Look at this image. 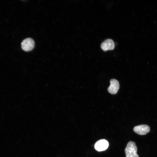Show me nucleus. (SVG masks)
I'll return each mask as SVG.
<instances>
[{
	"instance_id": "5",
	"label": "nucleus",
	"mask_w": 157,
	"mask_h": 157,
	"mask_svg": "<svg viewBox=\"0 0 157 157\" xmlns=\"http://www.w3.org/2000/svg\"><path fill=\"white\" fill-rule=\"evenodd\" d=\"M110 85L108 88V92L111 94H115L117 92L119 87L118 81L114 79L110 81Z\"/></svg>"
},
{
	"instance_id": "1",
	"label": "nucleus",
	"mask_w": 157,
	"mask_h": 157,
	"mask_svg": "<svg viewBox=\"0 0 157 157\" xmlns=\"http://www.w3.org/2000/svg\"><path fill=\"white\" fill-rule=\"evenodd\" d=\"M137 150L135 143L132 141L129 142L125 149L126 157H139L137 154Z\"/></svg>"
},
{
	"instance_id": "3",
	"label": "nucleus",
	"mask_w": 157,
	"mask_h": 157,
	"mask_svg": "<svg viewBox=\"0 0 157 157\" xmlns=\"http://www.w3.org/2000/svg\"><path fill=\"white\" fill-rule=\"evenodd\" d=\"M108 146V142L105 139H102L98 140L95 142L94 148L97 151H101L106 149Z\"/></svg>"
},
{
	"instance_id": "6",
	"label": "nucleus",
	"mask_w": 157,
	"mask_h": 157,
	"mask_svg": "<svg viewBox=\"0 0 157 157\" xmlns=\"http://www.w3.org/2000/svg\"><path fill=\"white\" fill-rule=\"evenodd\" d=\"M115 46L113 41L111 39H107L101 43V47L103 51H106L113 49Z\"/></svg>"
},
{
	"instance_id": "4",
	"label": "nucleus",
	"mask_w": 157,
	"mask_h": 157,
	"mask_svg": "<svg viewBox=\"0 0 157 157\" xmlns=\"http://www.w3.org/2000/svg\"><path fill=\"white\" fill-rule=\"evenodd\" d=\"M150 130L149 126L146 124L137 126L133 128V131L135 133L141 135H146L150 131Z\"/></svg>"
},
{
	"instance_id": "2",
	"label": "nucleus",
	"mask_w": 157,
	"mask_h": 157,
	"mask_svg": "<svg viewBox=\"0 0 157 157\" xmlns=\"http://www.w3.org/2000/svg\"><path fill=\"white\" fill-rule=\"evenodd\" d=\"M34 41L31 38L25 39L21 43L22 48L25 51H28L31 50L34 48Z\"/></svg>"
}]
</instances>
